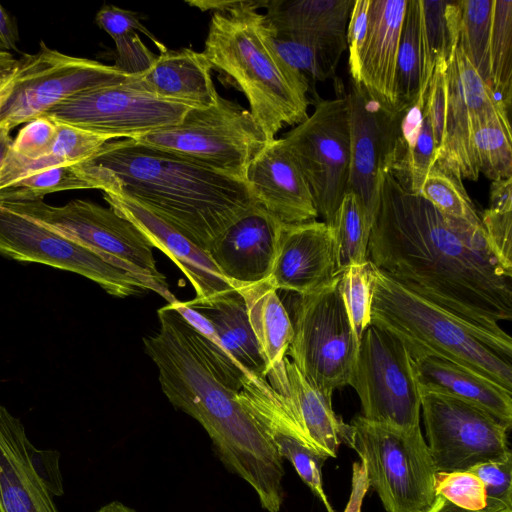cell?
I'll return each mask as SVG.
<instances>
[{
	"instance_id": "cell-1",
	"label": "cell",
	"mask_w": 512,
	"mask_h": 512,
	"mask_svg": "<svg viewBox=\"0 0 512 512\" xmlns=\"http://www.w3.org/2000/svg\"><path fill=\"white\" fill-rule=\"evenodd\" d=\"M368 260L413 292L492 334L512 319V267L482 224L442 214L391 170L382 182Z\"/></svg>"
},
{
	"instance_id": "cell-2",
	"label": "cell",
	"mask_w": 512,
	"mask_h": 512,
	"mask_svg": "<svg viewBox=\"0 0 512 512\" xmlns=\"http://www.w3.org/2000/svg\"><path fill=\"white\" fill-rule=\"evenodd\" d=\"M157 315L159 328L143 343L162 392L204 428L223 465L248 483L261 507L279 512L285 470L271 438L240 404L238 391L222 382L189 323L170 304Z\"/></svg>"
},
{
	"instance_id": "cell-3",
	"label": "cell",
	"mask_w": 512,
	"mask_h": 512,
	"mask_svg": "<svg viewBox=\"0 0 512 512\" xmlns=\"http://www.w3.org/2000/svg\"><path fill=\"white\" fill-rule=\"evenodd\" d=\"M81 164L96 189L141 203L204 251L258 205L245 181L133 139L109 141Z\"/></svg>"
},
{
	"instance_id": "cell-4",
	"label": "cell",
	"mask_w": 512,
	"mask_h": 512,
	"mask_svg": "<svg viewBox=\"0 0 512 512\" xmlns=\"http://www.w3.org/2000/svg\"><path fill=\"white\" fill-rule=\"evenodd\" d=\"M267 0H244L228 13L214 12L203 53L233 79L244 93L250 113L268 140L284 125H298L309 116V83L274 51L265 16Z\"/></svg>"
},
{
	"instance_id": "cell-5",
	"label": "cell",
	"mask_w": 512,
	"mask_h": 512,
	"mask_svg": "<svg viewBox=\"0 0 512 512\" xmlns=\"http://www.w3.org/2000/svg\"><path fill=\"white\" fill-rule=\"evenodd\" d=\"M371 325L399 340L411 357L462 365L512 393V339L476 327L413 292L372 264Z\"/></svg>"
},
{
	"instance_id": "cell-6",
	"label": "cell",
	"mask_w": 512,
	"mask_h": 512,
	"mask_svg": "<svg viewBox=\"0 0 512 512\" xmlns=\"http://www.w3.org/2000/svg\"><path fill=\"white\" fill-rule=\"evenodd\" d=\"M0 205L85 247L129 274L144 290L164 298L167 304L178 300L165 275L157 268L152 244L134 224L112 208L83 199H74L62 206L43 200L7 201Z\"/></svg>"
},
{
	"instance_id": "cell-7",
	"label": "cell",
	"mask_w": 512,
	"mask_h": 512,
	"mask_svg": "<svg viewBox=\"0 0 512 512\" xmlns=\"http://www.w3.org/2000/svg\"><path fill=\"white\" fill-rule=\"evenodd\" d=\"M115 65L64 54L40 41L35 53H7L0 65V131L40 117L68 98L133 81Z\"/></svg>"
},
{
	"instance_id": "cell-8",
	"label": "cell",
	"mask_w": 512,
	"mask_h": 512,
	"mask_svg": "<svg viewBox=\"0 0 512 512\" xmlns=\"http://www.w3.org/2000/svg\"><path fill=\"white\" fill-rule=\"evenodd\" d=\"M341 440L359 455L368 485L387 512L430 511L437 470L420 426L401 429L359 415L346 425Z\"/></svg>"
},
{
	"instance_id": "cell-9",
	"label": "cell",
	"mask_w": 512,
	"mask_h": 512,
	"mask_svg": "<svg viewBox=\"0 0 512 512\" xmlns=\"http://www.w3.org/2000/svg\"><path fill=\"white\" fill-rule=\"evenodd\" d=\"M133 140L243 181L269 142L249 110L219 94L212 105L189 109L179 123Z\"/></svg>"
},
{
	"instance_id": "cell-10",
	"label": "cell",
	"mask_w": 512,
	"mask_h": 512,
	"mask_svg": "<svg viewBox=\"0 0 512 512\" xmlns=\"http://www.w3.org/2000/svg\"><path fill=\"white\" fill-rule=\"evenodd\" d=\"M339 279L340 274L315 292L297 295L287 352L304 378L330 397L349 385L359 349Z\"/></svg>"
},
{
	"instance_id": "cell-11",
	"label": "cell",
	"mask_w": 512,
	"mask_h": 512,
	"mask_svg": "<svg viewBox=\"0 0 512 512\" xmlns=\"http://www.w3.org/2000/svg\"><path fill=\"white\" fill-rule=\"evenodd\" d=\"M349 385L368 421L401 429L420 426L421 392L412 357L386 331L374 325L364 331Z\"/></svg>"
},
{
	"instance_id": "cell-12",
	"label": "cell",
	"mask_w": 512,
	"mask_h": 512,
	"mask_svg": "<svg viewBox=\"0 0 512 512\" xmlns=\"http://www.w3.org/2000/svg\"><path fill=\"white\" fill-rule=\"evenodd\" d=\"M282 139L310 187L318 216L330 226L347 193L349 181L347 100L345 97L317 98L312 115Z\"/></svg>"
},
{
	"instance_id": "cell-13",
	"label": "cell",
	"mask_w": 512,
	"mask_h": 512,
	"mask_svg": "<svg viewBox=\"0 0 512 512\" xmlns=\"http://www.w3.org/2000/svg\"><path fill=\"white\" fill-rule=\"evenodd\" d=\"M139 78L79 93L44 115L111 140L135 139L179 123L192 108L145 90Z\"/></svg>"
},
{
	"instance_id": "cell-14",
	"label": "cell",
	"mask_w": 512,
	"mask_h": 512,
	"mask_svg": "<svg viewBox=\"0 0 512 512\" xmlns=\"http://www.w3.org/2000/svg\"><path fill=\"white\" fill-rule=\"evenodd\" d=\"M427 446L437 472L466 471L511 454L509 428L487 411L436 392H421Z\"/></svg>"
},
{
	"instance_id": "cell-15",
	"label": "cell",
	"mask_w": 512,
	"mask_h": 512,
	"mask_svg": "<svg viewBox=\"0 0 512 512\" xmlns=\"http://www.w3.org/2000/svg\"><path fill=\"white\" fill-rule=\"evenodd\" d=\"M0 254L16 261L45 264L79 274L114 297L126 298L145 291L129 274L108 264L90 250L2 205Z\"/></svg>"
},
{
	"instance_id": "cell-16",
	"label": "cell",
	"mask_w": 512,
	"mask_h": 512,
	"mask_svg": "<svg viewBox=\"0 0 512 512\" xmlns=\"http://www.w3.org/2000/svg\"><path fill=\"white\" fill-rule=\"evenodd\" d=\"M344 97L348 104L350 127L347 192L357 195L373 225L385 174L394 171L397 164L402 111H387L352 80Z\"/></svg>"
},
{
	"instance_id": "cell-17",
	"label": "cell",
	"mask_w": 512,
	"mask_h": 512,
	"mask_svg": "<svg viewBox=\"0 0 512 512\" xmlns=\"http://www.w3.org/2000/svg\"><path fill=\"white\" fill-rule=\"evenodd\" d=\"M445 78L444 131L436 160L462 179L476 181L479 170L473 149L474 127L478 119L487 113L508 111L497 102L458 44L447 62Z\"/></svg>"
},
{
	"instance_id": "cell-18",
	"label": "cell",
	"mask_w": 512,
	"mask_h": 512,
	"mask_svg": "<svg viewBox=\"0 0 512 512\" xmlns=\"http://www.w3.org/2000/svg\"><path fill=\"white\" fill-rule=\"evenodd\" d=\"M338 274L332 230L316 220L281 224L268 283L278 290L306 295L330 283Z\"/></svg>"
},
{
	"instance_id": "cell-19",
	"label": "cell",
	"mask_w": 512,
	"mask_h": 512,
	"mask_svg": "<svg viewBox=\"0 0 512 512\" xmlns=\"http://www.w3.org/2000/svg\"><path fill=\"white\" fill-rule=\"evenodd\" d=\"M115 212L134 224L152 244L183 272L196 292L193 299L204 302L235 289L210 256L189 238L141 203L113 193H103Z\"/></svg>"
},
{
	"instance_id": "cell-20",
	"label": "cell",
	"mask_w": 512,
	"mask_h": 512,
	"mask_svg": "<svg viewBox=\"0 0 512 512\" xmlns=\"http://www.w3.org/2000/svg\"><path fill=\"white\" fill-rule=\"evenodd\" d=\"M244 181L257 204L280 223L318 217L310 187L282 138L266 144L249 165Z\"/></svg>"
},
{
	"instance_id": "cell-21",
	"label": "cell",
	"mask_w": 512,
	"mask_h": 512,
	"mask_svg": "<svg viewBox=\"0 0 512 512\" xmlns=\"http://www.w3.org/2000/svg\"><path fill=\"white\" fill-rule=\"evenodd\" d=\"M281 224L257 205L231 223L206 252L233 286L266 281Z\"/></svg>"
},
{
	"instance_id": "cell-22",
	"label": "cell",
	"mask_w": 512,
	"mask_h": 512,
	"mask_svg": "<svg viewBox=\"0 0 512 512\" xmlns=\"http://www.w3.org/2000/svg\"><path fill=\"white\" fill-rule=\"evenodd\" d=\"M406 4V0H370L368 31L355 82L391 113H398L397 56Z\"/></svg>"
},
{
	"instance_id": "cell-23",
	"label": "cell",
	"mask_w": 512,
	"mask_h": 512,
	"mask_svg": "<svg viewBox=\"0 0 512 512\" xmlns=\"http://www.w3.org/2000/svg\"><path fill=\"white\" fill-rule=\"evenodd\" d=\"M21 420L0 405V512H59L30 458Z\"/></svg>"
},
{
	"instance_id": "cell-24",
	"label": "cell",
	"mask_w": 512,
	"mask_h": 512,
	"mask_svg": "<svg viewBox=\"0 0 512 512\" xmlns=\"http://www.w3.org/2000/svg\"><path fill=\"white\" fill-rule=\"evenodd\" d=\"M245 300L249 321L266 366L265 379L280 395L287 394L285 361L293 338L291 317L268 281L234 285Z\"/></svg>"
},
{
	"instance_id": "cell-25",
	"label": "cell",
	"mask_w": 512,
	"mask_h": 512,
	"mask_svg": "<svg viewBox=\"0 0 512 512\" xmlns=\"http://www.w3.org/2000/svg\"><path fill=\"white\" fill-rule=\"evenodd\" d=\"M420 392L445 394L473 404L502 422L512 424V393L484 376L434 356L412 357Z\"/></svg>"
},
{
	"instance_id": "cell-26",
	"label": "cell",
	"mask_w": 512,
	"mask_h": 512,
	"mask_svg": "<svg viewBox=\"0 0 512 512\" xmlns=\"http://www.w3.org/2000/svg\"><path fill=\"white\" fill-rule=\"evenodd\" d=\"M212 69L203 52L164 48L138 81L145 90L160 97L204 108L212 105L218 95Z\"/></svg>"
},
{
	"instance_id": "cell-27",
	"label": "cell",
	"mask_w": 512,
	"mask_h": 512,
	"mask_svg": "<svg viewBox=\"0 0 512 512\" xmlns=\"http://www.w3.org/2000/svg\"><path fill=\"white\" fill-rule=\"evenodd\" d=\"M288 409L302 441L327 458H335L346 423L332 408V397L314 388L288 358L285 361Z\"/></svg>"
},
{
	"instance_id": "cell-28",
	"label": "cell",
	"mask_w": 512,
	"mask_h": 512,
	"mask_svg": "<svg viewBox=\"0 0 512 512\" xmlns=\"http://www.w3.org/2000/svg\"><path fill=\"white\" fill-rule=\"evenodd\" d=\"M352 0H269L264 15L276 36L347 42Z\"/></svg>"
},
{
	"instance_id": "cell-29",
	"label": "cell",
	"mask_w": 512,
	"mask_h": 512,
	"mask_svg": "<svg viewBox=\"0 0 512 512\" xmlns=\"http://www.w3.org/2000/svg\"><path fill=\"white\" fill-rule=\"evenodd\" d=\"M188 306L204 315L215 328L226 351L243 373L265 378L266 366L252 330L244 298L235 288Z\"/></svg>"
},
{
	"instance_id": "cell-30",
	"label": "cell",
	"mask_w": 512,
	"mask_h": 512,
	"mask_svg": "<svg viewBox=\"0 0 512 512\" xmlns=\"http://www.w3.org/2000/svg\"><path fill=\"white\" fill-rule=\"evenodd\" d=\"M420 97L430 84L436 64L448 62L459 40L461 0H419Z\"/></svg>"
},
{
	"instance_id": "cell-31",
	"label": "cell",
	"mask_w": 512,
	"mask_h": 512,
	"mask_svg": "<svg viewBox=\"0 0 512 512\" xmlns=\"http://www.w3.org/2000/svg\"><path fill=\"white\" fill-rule=\"evenodd\" d=\"M58 132L49 155L27 160L13 154L10 149L0 171V192L14 182L39 171L65 164L83 162L94 156L109 137L95 134L71 125L57 122Z\"/></svg>"
},
{
	"instance_id": "cell-32",
	"label": "cell",
	"mask_w": 512,
	"mask_h": 512,
	"mask_svg": "<svg viewBox=\"0 0 512 512\" xmlns=\"http://www.w3.org/2000/svg\"><path fill=\"white\" fill-rule=\"evenodd\" d=\"M270 42L276 54L304 76L309 86L334 77L341 55L347 49V42L276 36L271 29Z\"/></svg>"
},
{
	"instance_id": "cell-33",
	"label": "cell",
	"mask_w": 512,
	"mask_h": 512,
	"mask_svg": "<svg viewBox=\"0 0 512 512\" xmlns=\"http://www.w3.org/2000/svg\"><path fill=\"white\" fill-rule=\"evenodd\" d=\"M334 242L336 273L368 261V243L372 224L353 192H347L330 225Z\"/></svg>"
},
{
	"instance_id": "cell-34",
	"label": "cell",
	"mask_w": 512,
	"mask_h": 512,
	"mask_svg": "<svg viewBox=\"0 0 512 512\" xmlns=\"http://www.w3.org/2000/svg\"><path fill=\"white\" fill-rule=\"evenodd\" d=\"M479 173L495 181L512 178V134L508 112L497 110L480 117L473 131Z\"/></svg>"
},
{
	"instance_id": "cell-35",
	"label": "cell",
	"mask_w": 512,
	"mask_h": 512,
	"mask_svg": "<svg viewBox=\"0 0 512 512\" xmlns=\"http://www.w3.org/2000/svg\"><path fill=\"white\" fill-rule=\"evenodd\" d=\"M420 69L419 0H408L401 27L397 56V112L405 110L420 97Z\"/></svg>"
},
{
	"instance_id": "cell-36",
	"label": "cell",
	"mask_w": 512,
	"mask_h": 512,
	"mask_svg": "<svg viewBox=\"0 0 512 512\" xmlns=\"http://www.w3.org/2000/svg\"><path fill=\"white\" fill-rule=\"evenodd\" d=\"M492 13L493 0H461L458 46L490 89Z\"/></svg>"
},
{
	"instance_id": "cell-37",
	"label": "cell",
	"mask_w": 512,
	"mask_h": 512,
	"mask_svg": "<svg viewBox=\"0 0 512 512\" xmlns=\"http://www.w3.org/2000/svg\"><path fill=\"white\" fill-rule=\"evenodd\" d=\"M491 90L507 111L512 96V1L493 0L490 41Z\"/></svg>"
},
{
	"instance_id": "cell-38",
	"label": "cell",
	"mask_w": 512,
	"mask_h": 512,
	"mask_svg": "<svg viewBox=\"0 0 512 512\" xmlns=\"http://www.w3.org/2000/svg\"><path fill=\"white\" fill-rule=\"evenodd\" d=\"M96 189L81 162L51 167L24 177L0 193V203L43 200L55 192Z\"/></svg>"
},
{
	"instance_id": "cell-39",
	"label": "cell",
	"mask_w": 512,
	"mask_h": 512,
	"mask_svg": "<svg viewBox=\"0 0 512 512\" xmlns=\"http://www.w3.org/2000/svg\"><path fill=\"white\" fill-rule=\"evenodd\" d=\"M418 194L445 216L482 224L461 176L438 160L429 171Z\"/></svg>"
},
{
	"instance_id": "cell-40",
	"label": "cell",
	"mask_w": 512,
	"mask_h": 512,
	"mask_svg": "<svg viewBox=\"0 0 512 512\" xmlns=\"http://www.w3.org/2000/svg\"><path fill=\"white\" fill-rule=\"evenodd\" d=\"M170 305L194 329L203 351L222 382L229 388L239 391L244 373L226 351L211 322L185 302L177 300Z\"/></svg>"
},
{
	"instance_id": "cell-41",
	"label": "cell",
	"mask_w": 512,
	"mask_h": 512,
	"mask_svg": "<svg viewBox=\"0 0 512 512\" xmlns=\"http://www.w3.org/2000/svg\"><path fill=\"white\" fill-rule=\"evenodd\" d=\"M371 268L368 260L361 265H354L340 273V291L357 337L371 325Z\"/></svg>"
},
{
	"instance_id": "cell-42",
	"label": "cell",
	"mask_w": 512,
	"mask_h": 512,
	"mask_svg": "<svg viewBox=\"0 0 512 512\" xmlns=\"http://www.w3.org/2000/svg\"><path fill=\"white\" fill-rule=\"evenodd\" d=\"M267 434L280 457L293 465L301 480L323 502L325 507L330 506L322 483V467L328 458L289 435L276 432Z\"/></svg>"
},
{
	"instance_id": "cell-43",
	"label": "cell",
	"mask_w": 512,
	"mask_h": 512,
	"mask_svg": "<svg viewBox=\"0 0 512 512\" xmlns=\"http://www.w3.org/2000/svg\"><path fill=\"white\" fill-rule=\"evenodd\" d=\"M468 471L483 483L486 504L481 512H512V454L477 464Z\"/></svg>"
},
{
	"instance_id": "cell-44",
	"label": "cell",
	"mask_w": 512,
	"mask_h": 512,
	"mask_svg": "<svg viewBox=\"0 0 512 512\" xmlns=\"http://www.w3.org/2000/svg\"><path fill=\"white\" fill-rule=\"evenodd\" d=\"M435 493L452 504L471 511H482L486 504L482 481L472 472H436Z\"/></svg>"
},
{
	"instance_id": "cell-45",
	"label": "cell",
	"mask_w": 512,
	"mask_h": 512,
	"mask_svg": "<svg viewBox=\"0 0 512 512\" xmlns=\"http://www.w3.org/2000/svg\"><path fill=\"white\" fill-rule=\"evenodd\" d=\"M58 132L57 122L42 115L26 123L12 140L10 151L27 160L44 158L51 152Z\"/></svg>"
},
{
	"instance_id": "cell-46",
	"label": "cell",
	"mask_w": 512,
	"mask_h": 512,
	"mask_svg": "<svg viewBox=\"0 0 512 512\" xmlns=\"http://www.w3.org/2000/svg\"><path fill=\"white\" fill-rule=\"evenodd\" d=\"M116 47L115 66L122 72L141 76L156 61L153 53L140 39L137 32H130L113 39Z\"/></svg>"
},
{
	"instance_id": "cell-47",
	"label": "cell",
	"mask_w": 512,
	"mask_h": 512,
	"mask_svg": "<svg viewBox=\"0 0 512 512\" xmlns=\"http://www.w3.org/2000/svg\"><path fill=\"white\" fill-rule=\"evenodd\" d=\"M481 222L493 250L506 265L512 267V210L488 208Z\"/></svg>"
},
{
	"instance_id": "cell-48",
	"label": "cell",
	"mask_w": 512,
	"mask_h": 512,
	"mask_svg": "<svg viewBox=\"0 0 512 512\" xmlns=\"http://www.w3.org/2000/svg\"><path fill=\"white\" fill-rule=\"evenodd\" d=\"M96 24L104 30L112 39L130 32H141L163 50L166 48L155 36L141 23L138 14L113 5H104L96 14Z\"/></svg>"
},
{
	"instance_id": "cell-49",
	"label": "cell",
	"mask_w": 512,
	"mask_h": 512,
	"mask_svg": "<svg viewBox=\"0 0 512 512\" xmlns=\"http://www.w3.org/2000/svg\"><path fill=\"white\" fill-rule=\"evenodd\" d=\"M370 0H356L347 25V48L349 49V72L351 80L357 82L360 57L365 43L369 23Z\"/></svg>"
},
{
	"instance_id": "cell-50",
	"label": "cell",
	"mask_w": 512,
	"mask_h": 512,
	"mask_svg": "<svg viewBox=\"0 0 512 512\" xmlns=\"http://www.w3.org/2000/svg\"><path fill=\"white\" fill-rule=\"evenodd\" d=\"M446 68L447 62L445 60H440L436 64L425 95V108L432 125L437 152L441 147L444 131L446 108Z\"/></svg>"
},
{
	"instance_id": "cell-51",
	"label": "cell",
	"mask_w": 512,
	"mask_h": 512,
	"mask_svg": "<svg viewBox=\"0 0 512 512\" xmlns=\"http://www.w3.org/2000/svg\"><path fill=\"white\" fill-rule=\"evenodd\" d=\"M30 458L35 472L54 496L64 494L62 476L59 468V452L55 450H39L33 444L30 447Z\"/></svg>"
},
{
	"instance_id": "cell-52",
	"label": "cell",
	"mask_w": 512,
	"mask_h": 512,
	"mask_svg": "<svg viewBox=\"0 0 512 512\" xmlns=\"http://www.w3.org/2000/svg\"><path fill=\"white\" fill-rule=\"evenodd\" d=\"M368 487L363 466L355 463L353 466L352 491L344 512H361L362 501ZM326 509L328 512H335L331 505Z\"/></svg>"
},
{
	"instance_id": "cell-53",
	"label": "cell",
	"mask_w": 512,
	"mask_h": 512,
	"mask_svg": "<svg viewBox=\"0 0 512 512\" xmlns=\"http://www.w3.org/2000/svg\"><path fill=\"white\" fill-rule=\"evenodd\" d=\"M19 33L13 17L0 4V52L17 49Z\"/></svg>"
},
{
	"instance_id": "cell-54",
	"label": "cell",
	"mask_w": 512,
	"mask_h": 512,
	"mask_svg": "<svg viewBox=\"0 0 512 512\" xmlns=\"http://www.w3.org/2000/svg\"><path fill=\"white\" fill-rule=\"evenodd\" d=\"M489 208L512 210V178L492 181Z\"/></svg>"
},
{
	"instance_id": "cell-55",
	"label": "cell",
	"mask_w": 512,
	"mask_h": 512,
	"mask_svg": "<svg viewBox=\"0 0 512 512\" xmlns=\"http://www.w3.org/2000/svg\"><path fill=\"white\" fill-rule=\"evenodd\" d=\"M429 512H481V511H471V510H466V509L460 508V507L452 504L451 502H449L442 496H437L436 500L434 502V505L432 506V508L430 509Z\"/></svg>"
},
{
	"instance_id": "cell-56",
	"label": "cell",
	"mask_w": 512,
	"mask_h": 512,
	"mask_svg": "<svg viewBox=\"0 0 512 512\" xmlns=\"http://www.w3.org/2000/svg\"><path fill=\"white\" fill-rule=\"evenodd\" d=\"M12 138L10 136V131L7 129H2L0 131V171L3 166L6 155L10 149Z\"/></svg>"
},
{
	"instance_id": "cell-57",
	"label": "cell",
	"mask_w": 512,
	"mask_h": 512,
	"mask_svg": "<svg viewBox=\"0 0 512 512\" xmlns=\"http://www.w3.org/2000/svg\"><path fill=\"white\" fill-rule=\"evenodd\" d=\"M96 512H137L134 508L120 502L111 501L101 506Z\"/></svg>"
},
{
	"instance_id": "cell-58",
	"label": "cell",
	"mask_w": 512,
	"mask_h": 512,
	"mask_svg": "<svg viewBox=\"0 0 512 512\" xmlns=\"http://www.w3.org/2000/svg\"><path fill=\"white\" fill-rule=\"evenodd\" d=\"M8 52H0V65Z\"/></svg>"
}]
</instances>
